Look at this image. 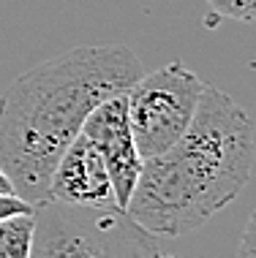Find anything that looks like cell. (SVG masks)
<instances>
[{"mask_svg":"<svg viewBox=\"0 0 256 258\" xmlns=\"http://www.w3.org/2000/svg\"><path fill=\"white\" fill-rule=\"evenodd\" d=\"M136 258H172V255H158V253H144V255H136Z\"/></svg>","mask_w":256,"mask_h":258,"instance_id":"12","label":"cell"},{"mask_svg":"<svg viewBox=\"0 0 256 258\" xmlns=\"http://www.w3.org/2000/svg\"><path fill=\"white\" fill-rule=\"evenodd\" d=\"M36 207L27 204L25 199H19L17 193H0V220L19 218V215H33Z\"/></svg>","mask_w":256,"mask_h":258,"instance_id":"9","label":"cell"},{"mask_svg":"<svg viewBox=\"0 0 256 258\" xmlns=\"http://www.w3.org/2000/svg\"><path fill=\"white\" fill-rule=\"evenodd\" d=\"M216 14L237 22H256V0H207Z\"/></svg>","mask_w":256,"mask_h":258,"instance_id":"8","label":"cell"},{"mask_svg":"<svg viewBox=\"0 0 256 258\" xmlns=\"http://www.w3.org/2000/svg\"><path fill=\"white\" fill-rule=\"evenodd\" d=\"M30 258H136L153 253L147 236L120 209L36 207Z\"/></svg>","mask_w":256,"mask_h":258,"instance_id":"3","label":"cell"},{"mask_svg":"<svg viewBox=\"0 0 256 258\" xmlns=\"http://www.w3.org/2000/svg\"><path fill=\"white\" fill-rule=\"evenodd\" d=\"M82 134L98 150L109 179H112L115 201L120 207V212H126L131 193H134L136 182H139L142 163H144L139 150H136L134 131H131V122H128L126 93L95 106L93 114L82 125Z\"/></svg>","mask_w":256,"mask_h":258,"instance_id":"5","label":"cell"},{"mask_svg":"<svg viewBox=\"0 0 256 258\" xmlns=\"http://www.w3.org/2000/svg\"><path fill=\"white\" fill-rule=\"evenodd\" d=\"M33 226V215L0 220V258H30Z\"/></svg>","mask_w":256,"mask_h":258,"instance_id":"7","label":"cell"},{"mask_svg":"<svg viewBox=\"0 0 256 258\" xmlns=\"http://www.w3.org/2000/svg\"><path fill=\"white\" fill-rule=\"evenodd\" d=\"M46 196L55 204L82 207V209H120L115 201L112 179L98 150L90 144L85 134H79L68 144V150L55 163Z\"/></svg>","mask_w":256,"mask_h":258,"instance_id":"6","label":"cell"},{"mask_svg":"<svg viewBox=\"0 0 256 258\" xmlns=\"http://www.w3.org/2000/svg\"><path fill=\"white\" fill-rule=\"evenodd\" d=\"M0 193H14V185H11L9 174L3 171V166H0Z\"/></svg>","mask_w":256,"mask_h":258,"instance_id":"11","label":"cell"},{"mask_svg":"<svg viewBox=\"0 0 256 258\" xmlns=\"http://www.w3.org/2000/svg\"><path fill=\"white\" fill-rule=\"evenodd\" d=\"M202 93L204 82L180 60L139 76V82L126 93V103L142 160L167 152L188 131Z\"/></svg>","mask_w":256,"mask_h":258,"instance_id":"4","label":"cell"},{"mask_svg":"<svg viewBox=\"0 0 256 258\" xmlns=\"http://www.w3.org/2000/svg\"><path fill=\"white\" fill-rule=\"evenodd\" d=\"M144 74L128 46H74L19 74L0 95V166L27 204L49 201L55 163L95 106L128 93Z\"/></svg>","mask_w":256,"mask_h":258,"instance_id":"1","label":"cell"},{"mask_svg":"<svg viewBox=\"0 0 256 258\" xmlns=\"http://www.w3.org/2000/svg\"><path fill=\"white\" fill-rule=\"evenodd\" d=\"M253 122L234 98L204 85L183 136L142 163L126 215L150 236H183L229 207L253 171Z\"/></svg>","mask_w":256,"mask_h":258,"instance_id":"2","label":"cell"},{"mask_svg":"<svg viewBox=\"0 0 256 258\" xmlns=\"http://www.w3.org/2000/svg\"><path fill=\"white\" fill-rule=\"evenodd\" d=\"M237 258H256V212L248 218L245 231H243V236H240Z\"/></svg>","mask_w":256,"mask_h":258,"instance_id":"10","label":"cell"}]
</instances>
